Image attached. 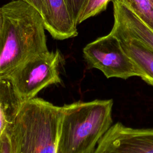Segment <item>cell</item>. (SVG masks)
<instances>
[{
    "instance_id": "obj_14",
    "label": "cell",
    "mask_w": 153,
    "mask_h": 153,
    "mask_svg": "<svg viewBox=\"0 0 153 153\" xmlns=\"http://www.w3.org/2000/svg\"><path fill=\"white\" fill-rule=\"evenodd\" d=\"M0 153H10L9 139L6 132L0 138Z\"/></svg>"
},
{
    "instance_id": "obj_10",
    "label": "cell",
    "mask_w": 153,
    "mask_h": 153,
    "mask_svg": "<svg viewBox=\"0 0 153 153\" xmlns=\"http://www.w3.org/2000/svg\"><path fill=\"white\" fill-rule=\"evenodd\" d=\"M23 103L11 79L0 75V138L14 123Z\"/></svg>"
},
{
    "instance_id": "obj_13",
    "label": "cell",
    "mask_w": 153,
    "mask_h": 153,
    "mask_svg": "<svg viewBox=\"0 0 153 153\" xmlns=\"http://www.w3.org/2000/svg\"><path fill=\"white\" fill-rule=\"evenodd\" d=\"M70 13L77 24L78 19L86 0H65Z\"/></svg>"
},
{
    "instance_id": "obj_1",
    "label": "cell",
    "mask_w": 153,
    "mask_h": 153,
    "mask_svg": "<svg viewBox=\"0 0 153 153\" xmlns=\"http://www.w3.org/2000/svg\"><path fill=\"white\" fill-rule=\"evenodd\" d=\"M1 8L0 75H5L48 50L42 17L33 6L25 1L14 0Z\"/></svg>"
},
{
    "instance_id": "obj_5",
    "label": "cell",
    "mask_w": 153,
    "mask_h": 153,
    "mask_svg": "<svg viewBox=\"0 0 153 153\" xmlns=\"http://www.w3.org/2000/svg\"><path fill=\"white\" fill-rule=\"evenodd\" d=\"M88 68H96L107 78L126 79L140 76V72L122 48L119 39L111 32L87 44L82 50Z\"/></svg>"
},
{
    "instance_id": "obj_17",
    "label": "cell",
    "mask_w": 153,
    "mask_h": 153,
    "mask_svg": "<svg viewBox=\"0 0 153 153\" xmlns=\"http://www.w3.org/2000/svg\"><path fill=\"white\" fill-rule=\"evenodd\" d=\"M23 1H26V0H23Z\"/></svg>"
},
{
    "instance_id": "obj_4",
    "label": "cell",
    "mask_w": 153,
    "mask_h": 153,
    "mask_svg": "<svg viewBox=\"0 0 153 153\" xmlns=\"http://www.w3.org/2000/svg\"><path fill=\"white\" fill-rule=\"evenodd\" d=\"M62 60L59 50L48 51L29 59L5 75L25 102L35 98L48 85L62 82L59 70Z\"/></svg>"
},
{
    "instance_id": "obj_8",
    "label": "cell",
    "mask_w": 153,
    "mask_h": 153,
    "mask_svg": "<svg viewBox=\"0 0 153 153\" xmlns=\"http://www.w3.org/2000/svg\"><path fill=\"white\" fill-rule=\"evenodd\" d=\"M110 32L117 37L124 51L137 66L140 77L153 86V50L115 25Z\"/></svg>"
},
{
    "instance_id": "obj_12",
    "label": "cell",
    "mask_w": 153,
    "mask_h": 153,
    "mask_svg": "<svg viewBox=\"0 0 153 153\" xmlns=\"http://www.w3.org/2000/svg\"><path fill=\"white\" fill-rule=\"evenodd\" d=\"M111 0H86L78 19L77 24L93 17L106 9L109 2Z\"/></svg>"
},
{
    "instance_id": "obj_9",
    "label": "cell",
    "mask_w": 153,
    "mask_h": 153,
    "mask_svg": "<svg viewBox=\"0 0 153 153\" xmlns=\"http://www.w3.org/2000/svg\"><path fill=\"white\" fill-rule=\"evenodd\" d=\"M111 1L114 9V25L153 50V29L136 16L122 0Z\"/></svg>"
},
{
    "instance_id": "obj_3",
    "label": "cell",
    "mask_w": 153,
    "mask_h": 153,
    "mask_svg": "<svg viewBox=\"0 0 153 153\" xmlns=\"http://www.w3.org/2000/svg\"><path fill=\"white\" fill-rule=\"evenodd\" d=\"M112 99L78 101L62 106L59 153H93L112 123Z\"/></svg>"
},
{
    "instance_id": "obj_11",
    "label": "cell",
    "mask_w": 153,
    "mask_h": 153,
    "mask_svg": "<svg viewBox=\"0 0 153 153\" xmlns=\"http://www.w3.org/2000/svg\"><path fill=\"white\" fill-rule=\"evenodd\" d=\"M145 23L153 29V0H122Z\"/></svg>"
},
{
    "instance_id": "obj_16",
    "label": "cell",
    "mask_w": 153,
    "mask_h": 153,
    "mask_svg": "<svg viewBox=\"0 0 153 153\" xmlns=\"http://www.w3.org/2000/svg\"><path fill=\"white\" fill-rule=\"evenodd\" d=\"M2 25H3V12H2V8L0 7V39L1 36Z\"/></svg>"
},
{
    "instance_id": "obj_2",
    "label": "cell",
    "mask_w": 153,
    "mask_h": 153,
    "mask_svg": "<svg viewBox=\"0 0 153 153\" xmlns=\"http://www.w3.org/2000/svg\"><path fill=\"white\" fill-rule=\"evenodd\" d=\"M62 106L42 99L25 102L5 131L10 153H59Z\"/></svg>"
},
{
    "instance_id": "obj_15",
    "label": "cell",
    "mask_w": 153,
    "mask_h": 153,
    "mask_svg": "<svg viewBox=\"0 0 153 153\" xmlns=\"http://www.w3.org/2000/svg\"><path fill=\"white\" fill-rule=\"evenodd\" d=\"M26 1L30 5L33 6L40 13L41 16L42 14V5L41 0H26Z\"/></svg>"
},
{
    "instance_id": "obj_7",
    "label": "cell",
    "mask_w": 153,
    "mask_h": 153,
    "mask_svg": "<svg viewBox=\"0 0 153 153\" xmlns=\"http://www.w3.org/2000/svg\"><path fill=\"white\" fill-rule=\"evenodd\" d=\"M41 2L45 28L53 38L63 40L78 35L77 25L65 0H41Z\"/></svg>"
},
{
    "instance_id": "obj_6",
    "label": "cell",
    "mask_w": 153,
    "mask_h": 153,
    "mask_svg": "<svg viewBox=\"0 0 153 153\" xmlns=\"http://www.w3.org/2000/svg\"><path fill=\"white\" fill-rule=\"evenodd\" d=\"M93 153H153V128H132L116 123L99 140Z\"/></svg>"
}]
</instances>
